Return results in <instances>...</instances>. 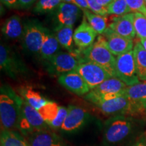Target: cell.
Wrapping results in <instances>:
<instances>
[{"label":"cell","mask_w":146,"mask_h":146,"mask_svg":"<svg viewBox=\"0 0 146 146\" xmlns=\"http://www.w3.org/2000/svg\"><path fill=\"white\" fill-rule=\"evenodd\" d=\"M83 13L89 25L99 35L103 34L108 27L107 26V17L95 14L89 10H84Z\"/></svg>","instance_id":"obj_27"},{"label":"cell","mask_w":146,"mask_h":146,"mask_svg":"<svg viewBox=\"0 0 146 146\" xmlns=\"http://www.w3.org/2000/svg\"><path fill=\"white\" fill-rule=\"evenodd\" d=\"M47 129L48 125L41 117L37 110L29 105L23 99L22 112L17 129L21 131L23 135L27 137L35 131Z\"/></svg>","instance_id":"obj_7"},{"label":"cell","mask_w":146,"mask_h":146,"mask_svg":"<svg viewBox=\"0 0 146 146\" xmlns=\"http://www.w3.org/2000/svg\"><path fill=\"white\" fill-rule=\"evenodd\" d=\"M58 81L62 86L77 96L87 95L91 91L85 80L76 70L59 76Z\"/></svg>","instance_id":"obj_15"},{"label":"cell","mask_w":146,"mask_h":146,"mask_svg":"<svg viewBox=\"0 0 146 146\" xmlns=\"http://www.w3.org/2000/svg\"><path fill=\"white\" fill-rule=\"evenodd\" d=\"M23 99L10 85H3L0 89V120L1 130L17 129L22 112Z\"/></svg>","instance_id":"obj_1"},{"label":"cell","mask_w":146,"mask_h":146,"mask_svg":"<svg viewBox=\"0 0 146 146\" xmlns=\"http://www.w3.org/2000/svg\"><path fill=\"white\" fill-rule=\"evenodd\" d=\"M79 58L91 62L105 69L112 77H116V58L106 45L103 35H99L91 46L85 50H78Z\"/></svg>","instance_id":"obj_3"},{"label":"cell","mask_w":146,"mask_h":146,"mask_svg":"<svg viewBox=\"0 0 146 146\" xmlns=\"http://www.w3.org/2000/svg\"><path fill=\"white\" fill-rule=\"evenodd\" d=\"M140 43L142 45V46L143 47V48L146 50V39H141L140 41Z\"/></svg>","instance_id":"obj_38"},{"label":"cell","mask_w":146,"mask_h":146,"mask_svg":"<svg viewBox=\"0 0 146 146\" xmlns=\"http://www.w3.org/2000/svg\"><path fill=\"white\" fill-rule=\"evenodd\" d=\"M1 146H30L19 133L14 130H1L0 135Z\"/></svg>","instance_id":"obj_24"},{"label":"cell","mask_w":146,"mask_h":146,"mask_svg":"<svg viewBox=\"0 0 146 146\" xmlns=\"http://www.w3.org/2000/svg\"><path fill=\"white\" fill-rule=\"evenodd\" d=\"M48 72L52 75L60 76L62 74L76 70L79 57L76 51L75 54L59 52L45 62Z\"/></svg>","instance_id":"obj_8"},{"label":"cell","mask_w":146,"mask_h":146,"mask_svg":"<svg viewBox=\"0 0 146 146\" xmlns=\"http://www.w3.org/2000/svg\"><path fill=\"white\" fill-rule=\"evenodd\" d=\"M112 1L113 0H97V2L104 8H107V7L112 2Z\"/></svg>","instance_id":"obj_37"},{"label":"cell","mask_w":146,"mask_h":146,"mask_svg":"<svg viewBox=\"0 0 146 146\" xmlns=\"http://www.w3.org/2000/svg\"><path fill=\"white\" fill-rule=\"evenodd\" d=\"M54 33L59 41L60 46L69 53L75 54L76 51L73 47V27L57 26L54 28Z\"/></svg>","instance_id":"obj_22"},{"label":"cell","mask_w":146,"mask_h":146,"mask_svg":"<svg viewBox=\"0 0 146 146\" xmlns=\"http://www.w3.org/2000/svg\"><path fill=\"white\" fill-rule=\"evenodd\" d=\"M145 3H146V0H145Z\"/></svg>","instance_id":"obj_40"},{"label":"cell","mask_w":146,"mask_h":146,"mask_svg":"<svg viewBox=\"0 0 146 146\" xmlns=\"http://www.w3.org/2000/svg\"><path fill=\"white\" fill-rule=\"evenodd\" d=\"M60 110V106H58L57 103L48 100V102L45 105L38 110V112L41 114V117L48 125V127H50L58 118Z\"/></svg>","instance_id":"obj_26"},{"label":"cell","mask_w":146,"mask_h":146,"mask_svg":"<svg viewBox=\"0 0 146 146\" xmlns=\"http://www.w3.org/2000/svg\"><path fill=\"white\" fill-rule=\"evenodd\" d=\"M124 94L130 102L127 116L133 117L146 114V81L127 86Z\"/></svg>","instance_id":"obj_9"},{"label":"cell","mask_w":146,"mask_h":146,"mask_svg":"<svg viewBox=\"0 0 146 146\" xmlns=\"http://www.w3.org/2000/svg\"><path fill=\"white\" fill-rule=\"evenodd\" d=\"M131 146H146V132Z\"/></svg>","instance_id":"obj_36"},{"label":"cell","mask_w":146,"mask_h":146,"mask_svg":"<svg viewBox=\"0 0 146 146\" xmlns=\"http://www.w3.org/2000/svg\"><path fill=\"white\" fill-rule=\"evenodd\" d=\"M145 132H146V131H145Z\"/></svg>","instance_id":"obj_41"},{"label":"cell","mask_w":146,"mask_h":146,"mask_svg":"<svg viewBox=\"0 0 146 146\" xmlns=\"http://www.w3.org/2000/svg\"><path fill=\"white\" fill-rule=\"evenodd\" d=\"M94 105L104 114L114 116L123 114L127 116L130 107V102L124 94L123 96L117 97L114 99L96 102Z\"/></svg>","instance_id":"obj_18"},{"label":"cell","mask_w":146,"mask_h":146,"mask_svg":"<svg viewBox=\"0 0 146 146\" xmlns=\"http://www.w3.org/2000/svg\"><path fill=\"white\" fill-rule=\"evenodd\" d=\"M63 2L66 3H73V4H75V2H74V0H62ZM76 5V4H75Z\"/></svg>","instance_id":"obj_39"},{"label":"cell","mask_w":146,"mask_h":146,"mask_svg":"<svg viewBox=\"0 0 146 146\" xmlns=\"http://www.w3.org/2000/svg\"><path fill=\"white\" fill-rule=\"evenodd\" d=\"M134 18V12L123 16H115L112 18V21L109 24L108 27L120 36L133 40L136 36Z\"/></svg>","instance_id":"obj_16"},{"label":"cell","mask_w":146,"mask_h":146,"mask_svg":"<svg viewBox=\"0 0 146 146\" xmlns=\"http://www.w3.org/2000/svg\"><path fill=\"white\" fill-rule=\"evenodd\" d=\"M127 85L117 77L106 80L85 96V99L94 104L100 101H106L123 96Z\"/></svg>","instance_id":"obj_5"},{"label":"cell","mask_w":146,"mask_h":146,"mask_svg":"<svg viewBox=\"0 0 146 146\" xmlns=\"http://www.w3.org/2000/svg\"><path fill=\"white\" fill-rule=\"evenodd\" d=\"M0 67L12 79L25 76L28 72V68L17 53L3 43L0 45Z\"/></svg>","instance_id":"obj_6"},{"label":"cell","mask_w":146,"mask_h":146,"mask_svg":"<svg viewBox=\"0 0 146 146\" xmlns=\"http://www.w3.org/2000/svg\"><path fill=\"white\" fill-rule=\"evenodd\" d=\"M131 12H139L146 16V3L145 0H125Z\"/></svg>","instance_id":"obj_31"},{"label":"cell","mask_w":146,"mask_h":146,"mask_svg":"<svg viewBox=\"0 0 146 146\" xmlns=\"http://www.w3.org/2000/svg\"><path fill=\"white\" fill-rule=\"evenodd\" d=\"M87 3H88L89 10L91 12H93L95 14H99V15L102 16H104V17H107L108 11L107 8H104L102 5L98 4L97 2V0H87Z\"/></svg>","instance_id":"obj_32"},{"label":"cell","mask_w":146,"mask_h":146,"mask_svg":"<svg viewBox=\"0 0 146 146\" xmlns=\"http://www.w3.org/2000/svg\"><path fill=\"white\" fill-rule=\"evenodd\" d=\"M135 129L133 118L123 114L113 116L105 123L103 142L105 145H116L132 135Z\"/></svg>","instance_id":"obj_2"},{"label":"cell","mask_w":146,"mask_h":146,"mask_svg":"<svg viewBox=\"0 0 146 146\" xmlns=\"http://www.w3.org/2000/svg\"><path fill=\"white\" fill-rule=\"evenodd\" d=\"M60 45L54 32L48 29L45 36L44 41L39 52V56L42 60L47 61L54 55L60 52Z\"/></svg>","instance_id":"obj_21"},{"label":"cell","mask_w":146,"mask_h":146,"mask_svg":"<svg viewBox=\"0 0 146 146\" xmlns=\"http://www.w3.org/2000/svg\"><path fill=\"white\" fill-rule=\"evenodd\" d=\"M38 0H19L18 2V8L27 10L31 8L35 3H36Z\"/></svg>","instance_id":"obj_33"},{"label":"cell","mask_w":146,"mask_h":146,"mask_svg":"<svg viewBox=\"0 0 146 146\" xmlns=\"http://www.w3.org/2000/svg\"><path fill=\"white\" fill-rule=\"evenodd\" d=\"M62 0H38L33 8V12L39 14L52 13L57 10Z\"/></svg>","instance_id":"obj_28"},{"label":"cell","mask_w":146,"mask_h":146,"mask_svg":"<svg viewBox=\"0 0 146 146\" xmlns=\"http://www.w3.org/2000/svg\"><path fill=\"white\" fill-rule=\"evenodd\" d=\"M66 117L60 130L64 133H74L81 129L89 118V113L83 108L70 105L67 108Z\"/></svg>","instance_id":"obj_12"},{"label":"cell","mask_w":146,"mask_h":146,"mask_svg":"<svg viewBox=\"0 0 146 146\" xmlns=\"http://www.w3.org/2000/svg\"><path fill=\"white\" fill-rule=\"evenodd\" d=\"M19 0H1V3L9 8H18Z\"/></svg>","instance_id":"obj_34"},{"label":"cell","mask_w":146,"mask_h":146,"mask_svg":"<svg viewBox=\"0 0 146 146\" xmlns=\"http://www.w3.org/2000/svg\"><path fill=\"white\" fill-rule=\"evenodd\" d=\"M27 139L30 146H64L60 137L48 129L35 131Z\"/></svg>","instance_id":"obj_19"},{"label":"cell","mask_w":146,"mask_h":146,"mask_svg":"<svg viewBox=\"0 0 146 146\" xmlns=\"http://www.w3.org/2000/svg\"><path fill=\"white\" fill-rule=\"evenodd\" d=\"M134 26L136 35L140 39H146V16L139 12H135Z\"/></svg>","instance_id":"obj_30"},{"label":"cell","mask_w":146,"mask_h":146,"mask_svg":"<svg viewBox=\"0 0 146 146\" xmlns=\"http://www.w3.org/2000/svg\"><path fill=\"white\" fill-rule=\"evenodd\" d=\"M133 50L139 79L146 81V50L140 42H137Z\"/></svg>","instance_id":"obj_23"},{"label":"cell","mask_w":146,"mask_h":146,"mask_svg":"<svg viewBox=\"0 0 146 146\" xmlns=\"http://www.w3.org/2000/svg\"><path fill=\"white\" fill-rule=\"evenodd\" d=\"M102 35L104 37L107 47L114 56L117 57L133 50V40L120 36L109 27Z\"/></svg>","instance_id":"obj_14"},{"label":"cell","mask_w":146,"mask_h":146,"mask_svg":"<svg viewBox=\"0 0 146 146\" xmlns=\"http://www.w3.org/2000/svg\"><path fill=\"white\" fill-rule=\"evenodd\" d=\"M20 94L29 105L37 110L48 102L39 92L33 90L31 87H23L20 90Z\"/></svg>","instance_id":"obj_25"},{"label":"cell","mask_w":146,"mask_h":146,"mask_svg":"<svg viewBox=\"0 0 146 146\" xmlns=\"http://www.w3.org/2000/svg\"><path fill=\"white\" fill-rule=\"evenodd\" d=\"M98 33L87 22L85 16L73 35L74 44L79 50H83L88 48L95 43Z\"/></svg>","instance_id":"obj_17"},{"label":"cell","mask_w":146,"mask_h":146,"mask_svg":"<svg viewBox=\"0 0 146 146\" xmlns=\"http://www.w3.org/2000/svg\"><path fill=\"white\" fill-rule=\"evenodd\" d=\"M108 14L114 16H123L129 14L131 10L125 0H113L107 7Z\"/></svg>","instance_id":"obj_29"},{"label":"cell","mask_w":146,"mask_h":146,"mask_svg":"<svg viewBox=\"0 0 146 146\" xmlns=\"http://www.w3.org/2000/svg\"><path fill=\"white\" fill-rule=\"evenodd\" d=\"M24 30V23L17 15L11 16L3 23L1 33L7 39H22Z\"/></svg>","instance_id":"obj_20"},{"label":"cell","mask_w":146,"mask_h":146,"mask_svg":"<svg viewBox=\"0 0 146 146\" xmlns=\"http://www.w3.org/2000/svg\"><path fill=\"white\" fill-rule=\"evenodd\" d=\"M116 77L127 86L139 83L136 71L133 50L116 57Z\"/></svg>","instance_id":"obj_11"},{"label":"cell","mask_w":146,"mask_h":146,"mask_svg":"<svg viewBox=\"0 0 146 146\" xmlns=\"http://www.w3.org/2000/svg\"><path fill=\"white\" fill-rule=\"evenodd\" d=\"M76 71L86 82L91 90L112 76L105 69L96 64L79 58Z\"/></svg>","instance_id":"obj_10"},{"label":"cell","mask_w":146,"mask_h":146,"mask_svg":"<svg viewBox=\"0 0 146 146\" xmlns=\"http://www.w3.org/2000/svg\"><path fill=\"white\" fill-rule=\"evenodd\" d=\"M81 14V9L73 3L62 2L57 10L51 13L55 23L57 26H74Z\"/></svg>","instance_id":"obj_13"},{"label":"cell","mask_w":146,"mask_h":146,"mask_svg":"<svg viewBox=\"0 0 146 146\" xmlns=\"http://www.w3.org/2000/svg\"><path fill=\"white\" fill-rule=\"evenodd\" d=\"M75 4L77 5L79 8H81V10H89L88 3H87V0H74Z\"/></svg>","instance_id":"obj_35"},{"label":"cell","mask_w":146,"mask_h":146,"mask_svg":"<svg viewBox=\"0 0 146 146\" xmlns=\"http://www.w3.org/2000/svg\"><path fill=\"white\" fill-rule=\"evenodd\" d=\"M48 30L41 22L35 18H29L24 22L22 45L24 50L30 54L39 55Z\"/></svg>","instance_id":"obj_4"}]
</instances>
